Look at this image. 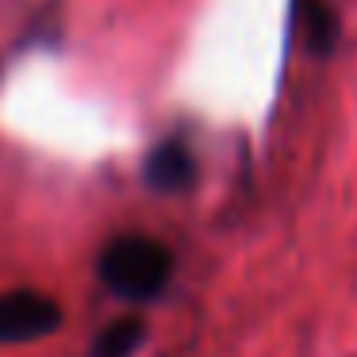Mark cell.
<instances>
[{
    "label": "cell",
    "instance_id": "6da1fadb",
    "mask_svg": "<svg viewBox=\"0 0 357 357\" xmlns=\"http://www.w3.org/2000/svg\"><path fill=\"white\" fill-rule=\"evenodd\" d=\"M173 277V254L150 234H119L100 254V280L112 296L127 303H146L162 296Z\"/></svg>",
    "mask_w": 357,
    "mask_h": 357
},
{
    "label": "cell",
    "instance_id": "7a4b0ae2",
    "mask_svg": "<svg viewBox=\"0 0 357 357\" xmlns=\"http://www.w3.org/2000/svg\"><path fill=\"white\" fill-rule=\"evenodd\" d=\"M62 307L35 288L0 292V342H35L58 331Z\"/></svg>",
    "mask_w": 357,
    "mask_h": 357
},
{
    "label": "cell",
    "instance_id": "3957f363",
    "mask_svg": "<svg viewBox=\"0 0 357 357\" xmlns=\"http://www.w3.org/2000/svg\"><path fill=\"white\" fill-rule=\"evenodd\" d=\"M192 177H196V162L188 154V146L177 139L154 146V154L146 158V185L158 188V192H181V188L192 185Z\"/></svg>",
    "mask_w": 357,
    "mask_h": 357
},
{
    "label": "cell",
    "instance_id": "277c9868",
    "mask_svg": "<svg viewBox=\"0 0 357 357\" xmlns=\"http://www.w3.org/2000/svg\"><path fill=\"white\" fill-rule=\"evenodd\" d=\"M300 27H303V47L311 54L326 58L338 47V20L323 0H300Z\"/></svg>",
    "mask_w": 357,
    "mask_h": 357
},
{
    "label": "cell",
    "instance_id": "5b68a950",
    "mask_svg": "<svg viewBox=\"0 0 357 357\" xmlns=\"http://www.w3.org/2000/svg\"><path fill=\"white\" fill-rule=\"evenodd\" d=\"M139 342H142V319L127 315V319H116L112 326H104L96 334L89 357H131L139 349Z\"/></svg>",
    "mask_w": 357,
    "mask_h": 357
}]
</instances>
